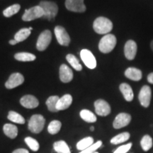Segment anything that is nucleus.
Listing matches in <instances>:
<instances>
[{"label": "nucleus", "mask_w": 153, "mask_h": 153, "mask_svg": "<svg viewBox=\"0 0 153 153\" xmlns=\"http://www.w3.org/2000/svg\"><path fill=\"white\" fill-rule=\"evenodd\" d=\"M54 31L58 43L61 45L68 46L70 43V38L66 30L62 26H57L55 28Z\"/></svg>", "instance_id": "obj_8"}, {"label": "nucleus", "mask_w": 153, "mask_h": 153, "mask_svg": "<svg viewBox=\"0 0 153 153\" xmlns=\"http://www.w3.org/2000/svg\"><path fill=\"white\" fill-rule=\"evenodd\" d=\"M28 29H29V30H32V29H33V28H31V27H30V28H28Z\"/></svg>", "instance_id": "obj_41"}, {"label": "nucleus", "mask_w": 153, "mask_h": 153, "mask_svg": "<svg viewBox=\"0 0 153 153\" xmlns=\"http://www.w3.org/2000/svg\"><path fill=\"white\" fill-rule=\"evenodd\" d=\"M25 143L27 144L30 150L34 151V152H36V151L39 150V143H38V142L36 139L33 138V137H26L25 138Z\"/></svg>", "instance_id": "obj_33"}, {"label": "nucleus", "mask_w": 153, "mask_h": 153, "mask_svg": "<svg viewBox=\"0 0 153 153\" xmlns=\"http://www.w3.org/2000/svg\"><path fill=\"white\" fill-rule=\"evenodd\" d=\"M59 99L60 98H59L57 96H52V97H50L49 98L47 99L46 105L49 111H51L52 112L58 111L56 106Z\"/></svg>", "instance_id": "obj_26"}, {"label": "nucleus", "mask_w": 153, "mask_h": 153, "mask_svg": "<svg viewBox=\"0 0 153 153\" xmlns=\"http://www.w3.org/2000/svg\"><path fill=\"white\" fill-rule=\"evenodd\" d=\"M20 104L26 108H35L39 105V101L34 96L26 95L21 99Z\"/></svg>", "instance_id": "obj_15"}, {"label": "nucleus", "mask_w": 153, "mask_h": 153, "mask_svg": "<svg viewBox=\"0 0 153 153\" xmlns=\"http://www.w3.org/2000/svg\"><path fill=\"white\" fill-rule=\"evenodd\" d=\"M40 7L43 9L44 11V18L51 20L54 19L58 12V7L56 4L52 1H41Z\"/></svg>", "instance_id": "obj_3"}, {"label": "nucleus", "mask_w": 153, "mask_h": 153, "mask_svg": "<svg viewBox=\"0 0 153 153\" xmlns=\"http://www.w3.org/2000/svg\"><path fill=\"white\" fill-rule=\"evenodd\" d=\"M90 130H91V131H94V128L93 126H91V127L90 128Z\"/></svg>", "instance_id": "obj_40"}, {"label": "nucleus", "mask_w": 153, "mask_h": 153, "mask_svg": "<svg viewBox=\"0 0 153 153\" xmlns=\"http://www.w3.org/2000/svg\"><path fill=\"white\" fill-rule=\"evenodd\" d=\"M65 7L69 11L74 12H85L86 7L84 0H66Z\"/></svg>", "instance_id": "obj_11"}, {"label": "nucleus", "mask_w": 153, "mask_h": 153, "mask_svg": "<svg viewBox=\"0 0 153 153\" xmlns=\"http://www.w3.org/2000/svg\"><path fill=\"white\" fill-rule=\"evenodd\" d=\"M151 97H152V91L150 87L148 85H145L141 88L140 91L138 99L140 104L145 108H148L150 106Z\"/></svg>", "instance_id": "obj_7"}, {"label": "nucleus", "mask_w": 153, "mask_h": 153, "mask_svg": "<svg viewBox=\"0 0 153 153\" xmlns=\"http://www.w3.org/2000/svg\"><path fill=\"white\" fill-rule=\"evenodd\" d=\"M52 39V34L49 30H45L40 34L38 37L36 48L38 51H43L48 47Z\"/></svg>", "instance_id": "obj_6"}, {"label": "nucleus", "mask_w": 153, "mask_h": 153, "mask_svg": "<svg viewBox=\"0 0 153 153\" xmlns=\"http://www.w3.org/2000/svg\"><path fill=\"white\" fill-rule=\"evenodd\" d=\"M30 34V30L28 28H22L16 33L14 36V39L19 43L25 41Z\"/></svg>", "instance_id": "obj_28"}, {"label": "nucleus", "mask_w": 153, "mask_h": 153, "mask_svg": "<svg viewBox=\"0 0 153 153\" xmlns=\"http://www.w3.org/2000/svg\"><path fill=\"white\" fill-rule=\"evenodd\" d=\"M21 6L18 4H14L11 7H8L5 9L4 11H3L4 16L6 17H11L13 15L19 12V11L20 10Z\"/></svg>", "instance_id": "obj_32"}, {"label": "nucleus", "mask_w": 153, "mask_h": 153, "mask_svg": "<svg viewBox=\"0 0 153 153\" xmlns=\"http://www.w3.org/2000/svg\"><path fill=\"white\" fill-rule=\"evenodd\" d=\"M150 47H151V49L153 51V41H151V43H150Z\"/></svg>", "instance_id": "obj_39"}, {"label": "nucleus", "mask_w": 153, "mask_h": 153, "mask_svg": "<svg viewBox=\"0 0 153 153\" xmlns=\"http://www.w3.org/2000/svg\"><path fill=\"white\" fill-rule=\"evenodd\" d=\"M60 79L64 83H68L73 79V72L66 65H62L60 68Z\"/></svg>", "instance_id": "obj_16"}, {"label": "nucleus", "mask_w": 153, "mask_h": 153, "mask_svg": "<svg viewBox=\"0 0 153 153\" xmlns=\"http://www.w3.org/2000/svg\"><path fill=\"white\" fill-rule=\"evenodd\" d=\"M61 126H62V123L60 121L56 120H53L50 123L48 127V131L51 135H55L60 131Z\"/></svg>", "instance_id": "obj_30"}, {"label": "nucleus", "mask_w": 153, "mask_h": 153, "mask_svg": "<svg viewBox=\"0 0 153 153\" xmlns=\"http://www.w3.org/2000/svg\"><path fill=\"white\" fill-rule=\"evenodd\" d=\"M66 59L74 70H77V71H81L82 70V66L79 63L78 59L76 58L74 55H72V54L68 55L66 57Z\"/></svg>", "instance_id": "obj_27"}, {"label": "nucleus", "mask_w": 153, "mask_h": 153, "mask_svg": "<svg viewBox=\"0 0 153 153\" xmlns=\"http://www.w3.org/2000/svg\"><path fill=\"white\" fill-rule=\"evenodd\" d=\"M130 137H131V135H130V133H128V132L120 133L113 137V138L111 140V143L114 145L120 144V143H124L126 142V141H127L130 138Z\"/></svg>", "instance_id": "obj_25"}, {"label": "nucleus", "mask_w": 153, "mask_h": 153, "mask_svg": "<svg viewBox=\"0 0 153 153\" xmlns=\"http://www.w3.org/2000/svg\"><path fill=\"white\" fill-rule=\"evenodd\" d=\"M125 75L128 79L133 81H139L142 79V71L135 68H129L126 70Z\"/></svg>", "instance_id": "obj_18"}, {"label": "nucleus", "mask_w": 153, "mask_h": 153, "mask_svg": "<svg viewBox=\"0 0 153 153\" xmlns=\"http://www.w3.org/2000/svg\"><path fill=\"white\" fill-rule=\"evenodd\" d=\"M43 16L44 11L43 9L38 5L25 11V13L22 16V19L25 22H30L34 19L43 17Z\"/></svg>", "instance_id": "obj_5"}, {"label": "nucleus", "mask_w": 153, "mask_h": 153, "mask_svg": "<svg viewBox=\"0 0 153 153\" xmlns=\"http://www.w3.org/2000/svg\"><path fill=\"white\" fill-rule=\"evenodd\" d=\"M101 145H102V142H101V140L97 141V143H94V144L91 145L90 147H89V148L85 149V150L82 151V152L79 153H94L96 152V150H97V149L101 148Z\"/></svg>", "instance_id": "obj_34"}, {"label": "nucleus", "mask_w": 153, "mask_h": 153, "mask_svg": "<svg viewBox=\"0 0 153 153\" xmlns=\"http://www.w3.org/2000/svg\"><path fill=\"white\" fill-rule=\"evenodd\" d=\"M131 120V115L126 114V113H120V114L117 115V116L115 118L113 126H114V128L119 129L127 126L130 123Z\"/></svg>", "instance_id": "obj_12"}, {"label": "nucleus", "mask_w": 153, "mask_h": 153, "mask_svg": "<svg viewBox=\"0 0 153 153\" xmlns=\"http://www.w3.org/2000/svg\"><path fill=\"white\" fill-rule=\"evenodd\" d=\"M80 117L87 123H94L97 121V116L90 111L84 109L80 111Z\"/></svg>", "instance_id": "obj_22"}, {"label": "nucleus", "mask_w": 153, "mask_h": 153, "mask_svg": "<svg viewBox=\"0 0 153 153\" xmlns=\"http://www.w3.org/2000/svg\"><path fill=\"white\" fill-rule=\"evenodd\" d=\"M53 148L57 153H71L68 145L63 140L55 142L53 144Z\"/></svg>", "instance_id": "obj_21"}, {"label": "nucleus", "mask_w": 153, "mask_h": 153, "mask_svg": "<svg viewBox=\"0 0 153 153\" xmlns=\"http://www.w3.org/2000/svg\"><path fill=\"white\" fill-rule=\"evenodd\" d=\"M72 103V97L70 94H65L62 97L59 99L57 104V111L65 110L70 106Z\"/></svg>", "instance_id": "obj_17"}, {"label": "nucleus", "mask_w": 153, "mask_h": 153, "mask_svg": "<svg viewBox=\"0 0 153 153\" xmlns=\"http://www.w3.org/2000/svg\"><path fill=\"white\" fill-rule=\"evenodd\" d=\"M7 118H8L9 120H10L11 121L14 122V123H19V124L25 123V119L22 115H20L19 114H18V113L15 111H13L9 112L8 117Z\"/></svg>", "instance_id": "obj_29"}, {"label": "nucleus", "mask_w": 153, "mask_h": 153, "mask_svg": "<svg viewBox=\"0 0 153 153\" xmlns=\"http://www.w3.org/2000/svg\"><path fill=\"white\" fill-rule=\"evenodd\" d=\"M80 56L82 60L88 68L94 69L97 67V60L90 51L87 49L82 50L80 52Z\"/></svg>", "instance_id": "obj_9"}, {"label": "nucleus", "mask_w": 153, "mask_h": 153, "mask_svg": "<svg viewBox=\"0 0 153 153\" xmlns=\"http://www.w3.org/2000/svg\"><path fill=\"white\" fill-rule=\"evenodd\" d=\"M140 145L143 150L148 151L152 146V138L148 135H144L140 141Z\"/></svg>", "instance_id": "obj_31"}, {"label": "nucleus", "mask_w": 153, "mask_h": 153, "mask_svg": "<svg viewBox=\"0 0 153 153\" xmlns=\"http://www.w3.org/2000/svg\"><path fill=\"white\" fill-rule=\"evenodd\" d=\"M9 43H10L11 45H16V43H18V42H17L15 39H14V40H11V41H9Z\"/></svg>", "instance_id": "obj_38"}, {"label": "nucleus", "mask_w": 153, "mask_h": 153, "mask_svg": "<svg viewBox=\"0 0 153 153\" xmlns=\"http://www.w3.org/2000/svg\"><path fill=\"white\" fill-rule=\"evenodd\" d=\"M95 111L97 115L101 116H106L111 113L110 105L103 99H98L94 102Z\"/></svg>", "instance_id": "obj_10"}, {"label": "nucleus", "mask_w": 153, "mask_h": 153, "mask_svg": "<svg viewBox=\"0 0 153 153\" xmlns=\"http://www.w3.org/2000/svg\"><path fill=\"white\" fill-rule=\"evenodd\" d=\"M137 44L134 41L130 40L126 42L124 47V53L128 60H133L135 57L137 53Z\"/></svg>", "instance_id": "obj_14"}, {"label": "nucleus", "mask_w": 153, "mask_h": 153, "mask_svg": "<svg viewBox=\"0 0 153 153\" xmlns=\"http://www.w3.org/2000/svg\"><path fill=\"white\" fill-rule=\"evenodd\" d=\"M94 144V139L91 137H87L81 140L76 144V148L78 150L83 151L90 147L91 145Z\"/></svg>", "instance_id": "obj_23"}, {"label": "nucleus", "mask_w": 153, "mask_h": 153, "mask_svg": "<svg viewBox=\"0 0 153 153\" xmlns=\"http://www.w3.org/2000/svg\"><path fill=\"white\" fill-rule=\"evenodd\" d=\"M116 45V38L113 34H106L101 39L99 44V49L101 53L111 52Z\"/></svg>", "instance_id": "obj_2"}, {"label": "nucleus", "mask_w": 153, "mask_h": 153, "mask_svg": "<svg viewBox=\"0 0 153 153\" xmlns=\"http://www.w3.org/2000/svg\"><path fill=\"white\" fill-rule=\"evenodd\" d=\"M12 153H29V152H28L27 150H26V149L21 148V149H17V150H14Z\"/></svg>", "instance_id": "obj_36"}, {"label": "nucleus", "mask_w": 153, "mask_h": 153, "mask_svg": "<svg viewBox=\"0 0 153 153\" xmlns=\"http://www.w3.org/2000/svg\"><path fill=\"white\" fill-rule=\"evenodd\" d=\"M93 28L97 33L108 34L113 29V24L108 19L101 16L94 21Z\"/></svg>", "instance_id": "obj_1"}, {"label": "nucleus", "mask_w": 153, "mask_h": 153, "mask_svg": "<svg viewBox=\"0 0 153 153\" xmlns=\"http://www.w3.org/2000/svg\"><path fill=\"white\" fill-rule=\"evenodd\" d=\"M3 131L5 135L11 139L16 137L18 135V128L16 126L13 125V124H5L3 127Z\"/></svg>", "instance_id": "obj_20"}, {"label": "nucleus", "mask_w": 153, "mask_h": 153, "mask_svg": "<svg viewBox=\"0 0 153 153\" xmlns=\"http://www.w3.org/2000/svg\"><path fill=\"white\" fill-rule=\"evenodd\" d=\"M132 147V143H128V144H126L124 145H121L119 148L116 149L114 151V153H126L131 150Z\"/></svg>", "instance_id": "obj_35"}, {"label": "nucleus", "mask_w": 153, "mask_h": 153, "mask_svg": "<svg viewBox=\"0 0 153 153\" xmlns=\"http://www.w3.org/2000/svg\"><path fill=\"white\" fill-rule=\"evenodd\" d=\"M24 82V77L20 73H14L9 76V79L5 83V87L9 89H14L18 86L22 85Z\"/></svg>", "instance_id": "obj_13"}, {"label": "nucleus", "mask_w": 153, "mask_h": 153, "mask_svg": "<svg viewBox=\"0 0 153 153\" xmlns=\"http://www.w3.org/2000/svg\"><path fill=\"white\" fill-rule=\"evenodd\" d=\"M45 120L43 116L36 114L31 116L28 122V129L33 133H39L43 129Z\"/></svg>", "instance_id": "obj_4"}, {"label": "nucleus", "mask_w": 153, "mask_h": 153, "mask_svg": "<svg viewBox=\"0 0 153 153\" xmlns=\"http://www.w3.org/2000/svg\"><path fill=\"white\" fill-rule=\"evenodd\" d=\"M94 153H99V152H94Z\"/></svg>", "instance_id": "obj_42"}, {"label": "nucleus", "mask_w": 153, "mask_h": 153, "mask_svg": "<svg viewBox=\"0 0 153 153\" xmlns=\"http://www.w3.org/2000/svg\"><path fill=\"white\" fill-rule=\"evenodd\" d=\"M148 81L149 82V83L150 84H153V72L152 73L149 74L148 76Z\"/></svg>", "instance_id": "obj_37"}, {"label": "nucleus", "mask_w": 153, "mask_h": 153, "mask_svg": "<svg viewBox=\"0 0 153 153\" xmlns=\"http://www.w3.org/2000/svg\"><path fill=\"white\" fill-rule=\"evenodd\" d=\"M120 90L123 94L124 99L127 101H131L133 99L134 94L131 86L126 83H122L120 85Z\"/></svg>", "instance_id": "obj_19"}, {"label": "nucleus", "mask_w": 153, "mask_h": 153, "mask_svg": "<svg viewBox=\"0 0 153 153\" xmlns=\"http://www.w3.org/2000/svg\"><path fill=\"white\" fill-rule=\"evenodd\" d=\"M15 59L22 62H30L36 60V57L33 54L29 53H19L14 55Z\"/></svg>", "instance_id": "obj_24"}]
</instances>
